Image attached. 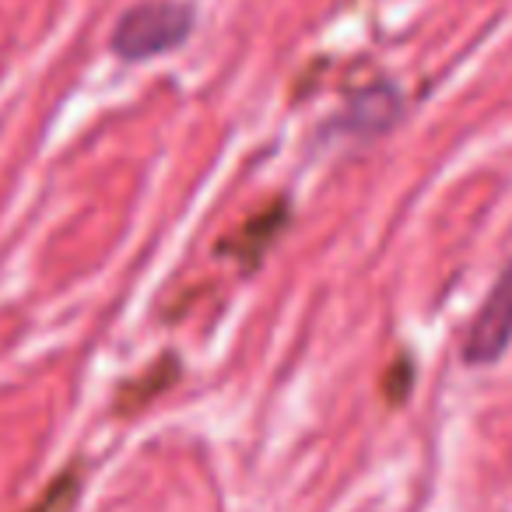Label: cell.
I'll return each instance as SVG.
<instances>
[{
  "mask_svg": "<svg viewBox=\"0 0 512 512\" xmlns=\"http://www.w3.org/2000/svg\"><path fill=\"white\" fill-rule=\"evenodd\" d=\"M512 344V264L498 274L495 288L488 292L484 306L477 309L474 323L463 341V358L470 365H491L505 355Z\"/></svg>",
  "mask_w": 512,
  "mask_h": 512,
  "instance_id": "cell-2",
  "label": "cell"
},
{
  "mask_svg": "<svg viewBox=\"0 0 512 512\" xmlns=\"http://www.w3.org/2000/svg\"><path fill=\"white\" fill-rule=\"evenodd\" d=\"M78 491H81V481L74 474H64L36 498L25 512H74L78 505Z\"/></svg>",
  "mask_w": 512,
  "mask_h": 512,
  "instance_id": "cell-3",
  "label": "cell"
},
{
  "mask_svg": "<svg viewBox=\"0 0 512 512\" xmlns=\"http://www.w3.org/2000/svg\"><path fill=\"white\" fill-rule=\"evenodd\" d=\"M193 11L176 0H148L116 22L113 50L123 60H151L172 53L190 39Z\"/></svg>",
  "mask_w": 512,
  "mask_h": 512,
  "instance_id": "cell-1",
  "label": "cell"
}]
</instances>
